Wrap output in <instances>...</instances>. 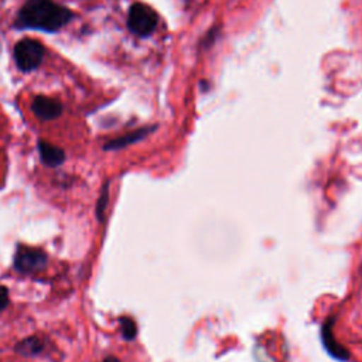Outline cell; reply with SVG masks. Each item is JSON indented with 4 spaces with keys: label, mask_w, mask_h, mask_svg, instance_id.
I'll use <instances>...</instances> for the list:
<instances>
[{
    "label": "cell",
    "mask_w": 362,
    "mask_h": 362,
    "mask_svg": "<svg viewBox=\"0 0 362 362\" xmlns=\"http://www.w3.org/2000/svg\"><path fill=\"white\" fill-rule=\"evenodd\" d=\"M74 18V13L52 0H27L20 8L14 27L57 33Z\"/></svg>",
    "instance_id": "6da1fadb"
},
{
    "label": "cell",
    "mask_w": 362,
    "mask_h": 362,
    "mask_svg": "<svg viewBox=\"0 0 362 362\" xmlns=\"http://www.w3.org/2000/svg\"><path fill=\"white\" fill-rule=\"evenodd\" d=\"M14 61L21 72L37 69L44 58V45L33 38H23L16 42L13 49Z\"/></svg>",
    "instance_id": "7a4b0ae2"
},
{
    "label": "cell",
    "mask_w": 362,
    "mask_h": 362,
    "mask_svg": "<svg viewBox=\"0 0 362 362\" xmlns=\"http://www.w3.org/2000/svg\"><path fill=\"white\" fill-rule=\"evenodd\" d=\"M158 17L156 11L143 3H134L127 13V27L139 37H148L157 27Z\"/></svg>",
    "instance_id": "3957f363"
},
{
    "label": "cell",
    "mask_w": 362,
    "mask_h": 362,
    "mask_svg": "<svg viewBox=\"0 0 362 362\" xmlns=\"http://www.w3.org/2000/svg\"><path fill=\"white\" fill-rule=\"evenodd\" d=\"M45 266H47V256L41 250L27 247V246H20L17 249L14 256V269L18 273L33 274L45 269Z\"/></svg>",
    "instance_id": "277c9868"
},
{
    "label": "cell",
    "mask_w": 362,
    "mask_h": 362,
    "mask_svg": "<svg viewBox=\"0 0 362 362\" xmlns=\"http://www.w3.org/2000/svg\"><path fill=\"white\" fill-rule=\"evenodd\" d=\"M31 110L41 120H54L62 113V105L57 99L38 95L33 99Z\"/></svg>",
    "instance_id": "5b68a950"
},
{
    "label": "cell",
    "mask_w": 362,
    "mask_h": 362,
    "mask_svg": "<svg viewBox=\"0 0 362 362\" xmlns=\"http://www.w3.org/2000/svg\"><path fill=\"white\" fill-rule=\"evenodd\" d=\"M38 153L41 161L48 167H58L65 161L64 150L45 140H38Z\"/></svg>",
    "instance_id": "8992f818"
},
{
    "label": "cell",
    "mask_w": 362,
    "mask_h": 362,
    "mask_svg": "<svg viewBox=\"0 0 362 362\" xmlns=\"http://www.w3.org/2000/svg\"><path fill=\"white\" fill-rule=\"evenodd\" d=\"M331 325L332 322L331 321H327V324L322 327L321 329V338H322V344L325 346V349L328 351V354L337 359H341V361H346L349 354L346 349H344L334 338L332 335V329H331Z\"/></svg>",
    "instance_id": "52a82bcc"
},
{
    "label": "cell",
    "mask_w": 362,
    "mask_h": 362,
    "mask_svg": "<svg viewBox=\"0 0 362 362\" xmlns=\"http://www.w3.org/2000/svg\"><path fill=\"white\" fill-rule=\"evenodd\" d=\"M154 129H156V127H141V129H137V130H134V132H130V133H127V134H124V136H120V137H117V139H113V140L107 141V143L103 146V148H105V150H119V148H123V147H126V146H129V144H133V143H136V141L144 139V137H146L148 133H151Z\"/></svg>",
    "instance_id": "ba28073f"
},
{
    "label": "cell",
    "mask_w": 362,
    "mask_h": 362,
    "mask_svg": "<svg viewBox=\"0 0 362 362\" xmlns=\"http://www.w3.org/2000/svg\"><path fill=\"white\" fill-rule=\"evenodd\" d=\"M44 349V342L38 337H28L16 345V352L23 356H35Z\"/></svg>",
    "instance_id": "9c48e42d"
},
{
    "label": "cell",
    "mask_w": 362,
    "mask_h": 362,
    "mask_svg": "<svg viewBox=\"0 0 362 362\" xmlns=\"http://www.w3.org/2000/svg\"><path fill=\"white\" fill-rule=\"evenodd\" d=\"M120 328H122V334H123V338L130 341L136 337V332H137V328H136V324L132 318L129 317H120Z\"/></svg>",
    "instance_id": "30bf717a"
},
{
    "label": "cell",
    "mask_w": 362,
    "mask_h": 362,
    "mask_svg": "<svg viewBox=\"0 0 362 362\" xmlns=\"http://www.w3.org/2000/svg\"><path fill=\"white\" fill-rule=\"evenodd\" d=\"M107 197H109V187H107V182H106L102 188V194H100L98 205H96V215H98L99 222H103V219H105V209H106V204H107Z\"/></svg>",
    "instance_id": "8fae6325"
},
{
    "label": "cell",
    "mask_w": 362,
    "mask_h": 362,
    "mask_svg": "<svg viewBox=\"0 0 362 362\" xmlns=\"http://www.w3.org/2000/svg\"><path fill=\"white\" fill-rule=\"evenodd\" d=\"M8 305V290L4 286H0V311Z\"/></svg>",
    "instance_id": "7c38bea8"
},
{
    "label": "cell",
    "mask_w": 362,
    "mask_h": 362,
    "mask_svg": "<svg viewBox=\"0 0 362 362\" xmlns=\"http://www.w3.org/2000/svg\"><path fill=\"white\" fill-rule=\"evenodd\" d=\"M215 35H216V30L214 28L211 33H208V35L205 37V41H202V45H205V47L211 45L212 44V37H215Z\"/></svg>",
    "instance_id": "4fadbf2b"
},
{
    "label": "cell",
    "mask_w": 362,
    "mask_h": 362,
    "mask_svg": "<svg viewBox=\"0 0 362 362\" xmlns=\"http://www.w3.org/2000/svg\"><path fill=\"white\" fill-rule=\"evenodd\" d=\"M102 362H120L117 358H115V356H107L106 359H103Z\"/></svg>",
    "instance_id": "5bb4252c"
}]
</instances>
